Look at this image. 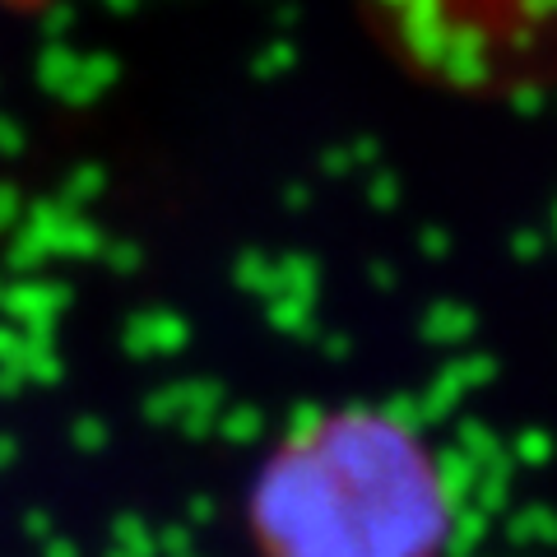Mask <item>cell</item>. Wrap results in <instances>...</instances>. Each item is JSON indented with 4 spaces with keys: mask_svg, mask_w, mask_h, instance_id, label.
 Masks as SVG:
<instances>
[{
    "mask_svg": "<svg viewBox=\"0 0 557 557\" xmlns=\"http://www.w3.org/2000/svg\"><path fill=\"white\" fill-rule=\"evenodd\" d=\"M456 516L442 450L386 405L298 418L247 487L256 557H446Z\"/></svg>",
    "mask_w": 557,
    "mask_h": 557,
    "instance_id": "6da1fadb",
    "label": "cell"
},
{
    "mask_svg": "<svg viewBox=\"0 0 557 557\" xmlns=\"http://www.w3.org/2000/svg\"><path fill=\"white\" fill-rule=\"evenodd\" d=\"M376 28L423 79L469 98L557 84V0H368Z\"/></svg>",
    "mask_w": 557,
    "mask_h": 557,
    "instance_id": "7a4b0ae2",
    "label": "cell"
}]
</instances>
